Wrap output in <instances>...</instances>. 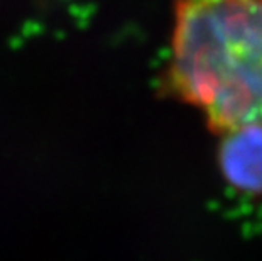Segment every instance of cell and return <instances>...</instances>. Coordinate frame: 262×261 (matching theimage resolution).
Masks as SVG:
<instances>
[{"instance_id": "6da1fadb", "label": "cell", "mask_w": 262, "mask_h": 261, "mask_svg": "<svg viewBox=\"0 0 262 261\" xmlns=\"http://www.w3.org/2000/svg\"><path fill=\"white\" fill-rule=\"evenodd\" d=\"M168 87L216 134L262 117V0H178Z\"/></svg>"}, {"instance_id": "7a4b0ae2", "label": "cell", "mask_w": 262, "mask_h": 261, "mask_svg": "<svg viewBox=\"0 0 262 261\" xmlns=\"http://www.w3.org/2000/svg\"><path fill=\"white\" fill-rule=\"evenodd\" d=\"M216 159L233 190L262 197V117L222 134Z\"/></svg>"}]
</instances>
